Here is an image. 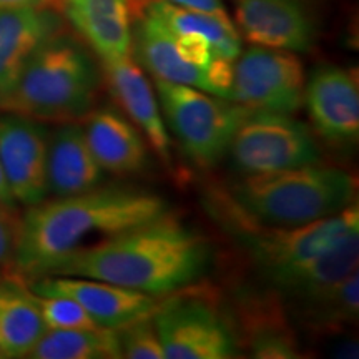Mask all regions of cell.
Returning a JSON list of instances; mask_svg holds the SVG:
<instances>
[{"mask_svg": "<svg viewBox=\"0 0 359 359\" xmlns=\"http://www.w3.org/2000/svg\"><path fill=\"white\" fill-rule=\"evenodd\" d=\"M212 262L200 233L163 217L105 236L65 257L47 276H80L151 296L177 293L198 281Z\"/></svg>", "mask_w": 359, "mask_h": 359, "instance_id": "obj_1", "label": "cell"}, {"mask_svg": "<svg viewBox=\"0 0 359 359\" xmlns=\"http://www.w3.org/2000/svg\"><path fill=\"white\" fill-rule=\"evenodd\" d=\"M58 6L102 60L130 57L132 17L128 0H58Z\"/></svg>", "mask_w": 359, "mask_h": 359, "instance_id": "obj_19", "label": "cell"}, {"mask_svg": "<svg viewBox=\"0 0 359 359\" xmlns=\"http://www.w3.org/2000/svg\"><path fill=\"white\" fill-rule=\"evenodd\" d=\"M161 114L187 155L200 167H213L231 145L251 109L188 85L156 80Z\"/></svg>", "mask_w": 359, "mask_h": 359, "instance_id": "obj_6", "label": "cell"}, {"mask_svg": "<svg viewBox=\"0 0 359 359\" xmlns=\"http://www.w3.org/2000/svg\"><path fill=\"white\" fill-rule=\"evenodd\" d=\"M105 80L115 102L128 115V120L143 133L148 145L165 163H172V145L167 123L161 116L160 103L145 74L130 57L102 60Z\"/></svg>", "mask_w": 359, "mask_h": 359, "instance_id": "obj_14", "label": "cell"}, {"mask_svg": "<svg viewBox=\"0 0 359 359\" xmlns=\"http://www.w3.org/2000/svg\"><path fill=\"white\" fill-rule=\"evenodd\" d=\"M47 155L42 122L15 114L0 116V163L17 203L32 206L47 198Z\"/></svg>", "mask_w": 359, "mask_h": 359, "instance_id": "obj_10", "label": "cell"}, {"mask_svg": "<svg viewBox=\"0 0 359 359\" xmlns=\"http://www.w3.org/2000/svg\"><path fill=\"white\" fill-rule=\"evenodd\" d=\"M245 333L255 358L283 359L298 358V346L293 333L286 326L281 313L271 304H253L243 313Z\"/></svg>", "mask_w": 359, "mask_h": 359, "instance_id": "obj_24", "label": "cell"}, {"mask_svg": "<svg viewBox=\"0 0 359 359\" xmlns=\"http://www.w3.org/2000/svg\"><path fill=\"white\" fill-rule=\"evenodd\" d=\"M215 217L222 219L224 230L236 238L251 262L268 283L344 240L349 231L359 228V208L351 203L333 217L299 226H264L251 222L233 203L217 206Z\"/></svg>", "mask_w": 359, "mask_h": 359, "instance_id": "obj_5", "label": "cell"}, {"mask_svg": "<svg viewBox=\"0 0 359 359\" xmlns=\"http://www.w3.org/2000/svg\"><path fill=\"white\" fill-rule=\"evenodd\" d=\"M13 210L0 205V268H12L13 246H15L17 219L12 217Z\"/></svg>", "mask_w": 359, "mask_h": 359, "instance_id": "obj_28", "label": "cell"}, {"mask_svg": "<svg viewBox=\"0 0 359 359\" xmlns=\"http://www.w3.org/2000/svg\"><path fill=\"white\" fill-rule=\"evenodd\" d=\"M83 130L92 154L105 172L135 175L150 165L147 138L114 107L90 111Z\"/></svg>", "mask_w": 359, "mask_h": 359, "instance_id": "obj_17", "label": "cell"}, {"mask_svg": "<svg viewBox=\"0 0 359 359\" xmlns=\"http://www.w3.org/2000/svg\"><path fill=\"white\" fill-rule=\"evenodd\" d=\"M303 102L313 127L333 145H353L359 138V90L351 72L318 67L304 85Z\"/></svg>", "mask_w": 359, "mask_h": 359, "instance_id": "obj_13", "label": "cell"}, {"mask_svg": "<svg viewBox=\"0 0 359 359\" xmlns=\"http://www.w3.org/2000/svg\"><path fill=\"white\" fill-rule=\"evenodd\" d=\"M0 205H4L8 210H15V206H17V201H15V198H13L11 188H8L2 163H0Z\"/></svg>", "mask_w": 359, "mask_h": 359, "instance_id": "obj_31", "label": "cell"}, {"mask_svg": "<svg viewBox=\"0 0 359 359\" xmlns=\"http://www.w3.org/2000/svg\"><path fill=\"white\" fill-rule=\"evenodd\" d=\"M0 358H2V353H0Z\"/></svg>", "mask_w": 359, "mask_h": 359, "instance_id": "obj_32", "label": "cell"}, {"mask_svg": "<svg viewBox=\"0 0 359 359\" xmlns=\"http://www.w3.org/2000/svg\"><path fill=\"white\" fill-rule=\"evenodd\" d=\"M132 50L156 80L188 85L213 95L208 72L193 64L177 35L150 13L143 12L132 25Z\"/></svg>", "mask_w": 359, "mask_h": 359, "instance_id": "obj_15", "label": "cell"}, {"mask_svg": "<svg viewBox=\"0 0 359 359\" xmlns=\"http://www.w3.org/2000/svg\"><path fill=\"white\" fill-rule=\"evenodd\" d=\"M231 203L264 226H299L333 217L356 198V180L344 170L306 165L245 175L231 187Z\"/></svg>", "mask_w": 359, "mask_h": 359, "instance_id": "obj_4", "label": "cell"}, {"mask_svg": "<svg viewBox=\"0 0 359 359\" xmlns=\"http://www.w3.org/2000/svg\"><path fill=\"white\" fill-rule=\"evenodd\" d=\"M145 12L175 35H196L210 43L215 55L235 62L241 53V37L226 12H205L151 0Z\"/></svg>", "mask_w": 359, "mask_h": 359, "instance_id": "obj_21", "label": "cell"}, {"mask_svg": "<svg viewBox=\"0 0 359 359\" xmlns=\"http://www.w3.org/2000/svg\"><path fill=\"white\" fill-rule=\"evenodd\" d=\"M228 154L243 175L280 172L321 163L323 154L306 125L286 114L251 110Z\"/></svg>", "mask_w": 359, "mask_h": 359, "instance_id": "obj_8", "label": "cell"}, {"mask_svg": "<svg viewBox=\"0 0 359 359\" xmlns=\"http://www.w3.org/2000/svg\"><path fill=\"white\" fill-rule=\"evenodd\" d=\"M27 358L32 359H118L122 356L118 330H47Z\"/></svg>", "mask_w": 359, "mask_h": 359, "instance_id": "obj_23", "label": "cell"}, {"mask_svg": "<svg viewBox=\"0 0 359 359\" xmlns=\"http://www.w3.org/2000/svg\"><path fill=\"white\" fill-rule=\"evenodd\" d=\"M235 17L250 43L276 50H311L320 32L306 0H235Z\"/></svg>", "mask_w": 359, "mask_h": 359, "instance_id": "obj_12", "label": "cell"}, {"mask_svg": "<svg viewBox=\"0 0 359 359\" xmlns=\"http://www.w3.org/2000/svg\"><path fill=\"white\" fill-rule=\"evenodd\" d=\"M32 296L47 330H88V327H98L97 323L90 318V314L74 299L65 298V296H42L34 293Z\"/></svg>", "mask_w": 359, "mask_h": 359, "instance_id": "obj_26", "label": "cell"}, {"mask_svg": "<svg viewBox=\"0 0 359 359\" xmlns=\"http://www.w3.org/2000/svg\"><path fill=\"white\" fill-rule=\"evenodd\" d=\"M122 356L128 359H165L154 316L130 323L118 330Z\"/></svg>", "mask_w": 359, "mask_h": 359, "instance_id": "obj_27", "label": "cell"}, {"mask_svg": "<svg viewBox=\"0 0 359 359\" xmlns=\"http://www.w3.org/2000/svg\"><path fill=\"white\" fill-rule=\"evenodd\" d=\"M303 313L314 327L339 330L353 325L359 314V275L358 269L321 294L320 298L303 304Z\"/></svg>", "mask_w": 359, "mask_h": 359, "instance_id": "obj_25", "label": "cell"}, {"mask_svg": "<svg viewBox=\"0 0 359 359\" xmlns=\"http://www.w3.org/2000/svg\"><path fill=\"white\" fill-rule=\"evenodd\" d=\"M154 323L167 359H228L240 353L231 316L206 296H173L158 304Z\"/></svg>", "mask_w": 359, "mask_h": 359, "instance_id": "obj_7", "label": "cell"}, {"mask_svg": "<svg viewBox=\"0 0 359 359\" xmlns=\"http://www.w3.org/2000/svg\"><path fill=\"white\" fill-rule=\"evenodd\" d=\"M168 213L158 195L133 188H95L29 206L17 223L12 268L32 281L47 276L58 263L93 235L110 236Z\"/></svg>", "mask_w": 359, "mask_h": 359, "instance_id": "obj_2", "label": "cell"}, {"mask_svg": "<svg viewBox=\"0 0 359 359\" xmlns=\"http://www.w3.org/2000/svg\"><path fill=\"white\" fill-rule=\"evenodd\" d=\"M359 228L349 231L344 240L320 257L309 259L269 281V286L285 298L303 306L330 291L336 283L358 269Z\"/></svg>", "mask_w": 359, "mask_h": 359, "instance_id": "obj_20", "label": "cell"}, {"mask_svg": "<svg viewBox=\"0 0 359 359\" xmlns=\"http://www.w3.org/2000/svg\"><path fill=\"white\" fill-rule=\"evenodd\" d=\"M105 178L92 154L83 127L67 122L48 137L47 187L48 193L62 198L95 190Z\"/></svg>", "mask_w": 359, "mask_h": 359, "instance_id": "obj_18", "label": "cell"}, {"mask_svg": "<svg viewBox=\"0 0 359 359\" xmlns=\"http://www.w3.org/2000/svg\"><path fill=\"white\" fill-rule=\"evenodd\" d=\"M58 4V0H0V11L6 8H24V7H50Z\"/></svg>", "mask_w": 359, "mask_h": 359, "instance_id": "obj_30", "label": "cell"}, {"mask_svg": "<svg viewBox=\"0 0 359 359\" xmlns=\"http://www.w3.org/2000/svg\"><path fill=\"white\" fill-rule=\"evenodd\" d=\"M47 327L30 291L20 285H0V353L27 358Z\"/></svg>", "mask_w": 359, "mask_h": 359, "instance_id": "obj_22", "label": "cell"}, {"mask_svg": "<svg viewBox=\"0 0 359 359\" xmlns=\"http://www.w3.org/2000/svg\"><path fill=\"white\" fill-rule=\"evenodd\" d=\"M30 291L42 296H65L74 299L102 327H120L142 318L154 316L156 296L111 283L80 276H42L30 281Z\"/></svg>", "mask_w": 359, "mask_h": 359, "instance_id": "obj_11", "label": "cell"}, {"mask_svg": "<svg viewBox=\"0 0 359 359\" xmlns=\"http://www.w3.org/2000/svg\"><path fill=\"white\" fill-rule=\"evenodd\" d=\"M163 2L173 4V6L195 8V11L205 12H226L222 0H163Z\"/></svg>", "mask_w": 359, "mask_h": 359, "instance_id": "obj_29", "label": "cell"}, {"mask_svg": "<svg viewBox=\"0 0 359 359\" xmlns=\"http://www.w3.org/2000/svg\"><path fill=\"white\" fill-rule=\"evenodd\" d=\"M62 22L48 7L0 11V103L19 80L32 53L53 35Z\"/></svg>", "mask_w": 359, "mask_h": 359, "instance_id": "obj_16", "label": "cell"}, {"mask_svg": "<svg viewBox=\"0 0 359 359\" xmlns=\"http://www.w3.org/2000/svg\"><path fill=\"white\" fill-rule=\"evenodd\" d=\"M304 74L293 52L251 47L233 62L230 100L251 110L293 115L303 105Z\"/></svg>", "mask_w": 359, "mask_h": 359, "instance_id": "obj_9", "label": "cell"}, {"mask_svg": "<svg viewBox=\"0 0 359 359\" xmlns=\"http://www.w3.org/2000/svg\"><path fill=\"white\" fill-rule=\"evenodd\" d=\"M98 88L100 70L87 48L58 32L32 53L0 111L39 122H75L93 110Z\"/></svg>", "mask_w": 359, "mask_h": 359, "instance_id": "obj_3", "label": "cell"}]
</instances>
